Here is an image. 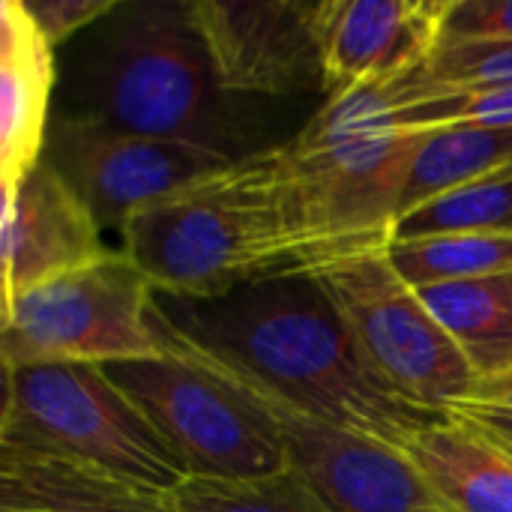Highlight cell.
Masks as SVG:
<instances>
[{
	"label": "cell",
	"mask_w": 512,
	"mask_h": 512,
	"mask_svg": "<svg viewBox=\"0 0 512 512\" xmlns=\"http://www.w3.org/2000/svg\"><path fill=\"white\" fill-rule=\"evenodd\" d=\"M153 312L177 339L240 369L294 408L396 450H408L444 417L408 405L372 372L312 273L246 285L213 300L153 291Z\"/></svg>",
	"instance_id": "1"
},
{
	"label": "cell",
	"mask_w": 512,
	"mask_h": 512,
	"mask_svg": "<svg viewBox=\"0 0 512 512\" xmlns=\"http://www.w3.org/2000/svg\"><path fill=\"white\" fill-rule=\"evenodd\" d=\"M120 240L156 294L186 300L324 267L285 144L141 207Z\"/></svg>",
	"instance_id": "2"
},
{
	"label": "cell",
	"mask_w": 512,
	"mask_h": 512,
	"mask_svg": "<svg viewBox=\"0 0 512 512\" xmlns=\"http://www.w3.org/2000/svg\"><path fill=\"white\" fill-rule=\"evenodd\" d=\"M60 114L183 141L246 159L258 120L246 96L228 93L189 21L186 0L117 3L81 33Z\"/></svg>",
	"instance_id": "3"
},
{
	"label": "cell",
	"mask_w": 512,
	"mask_h": 512,
	"mask_svg": "<svg viewBox=\"0 0 512 512\" xmlns=\"http://www.w3.org/2000/svg\"><path fill=\"white\" fill-rule=\"evenodd\" d=\"M414 147L381 84L330 96L285 144L324 267L387 249Z\"/></svg>",
	"instance_id": "4"
},
{
	"label": "cell",
	"mask_w": 512,
	"mask_h": 512,
	"mask_svg": "<svg viewBox=\"0 0 512 512\" xmlns=\"http://www.w3.org/2000/svg\"><path fill=\"white\" fill-rule=\"evenodd\" d=\"M0 444L45 453L117 483L174 495L189 471L141 408L90 363L3 366Z\"/></svg>",
	"instance_id": "5"
},
{
	"label": "cell",
	"mask_w": 512,
	"mask_h": 512,
	"mask_svg": "<svg viewBox=\"0 0 512 512\" xmlns=\"http://www.w3.org/2000/svg\"><path fill=\"white\" fill-rule=\"evenodd\" d=\"M150 360L108 363L102 372L141 408L195 480H261L291 468L276 426L216 372L171 342Z\"/></svg>",
	"instance_id": "6"
},
{
	"label": "cell",
	"mask_w": 512,
	"mask_h": 512,
	"mask_svg": "<svg viewBox=\"0 0 512 512\" xmlns=\"http://www.w3.org/2000/svg\"><path fill=\"white\" fill-rule=\"evenodd\" d=\"M150 306L153 285L123 249H114L96 264L30 288L3 309V366H108L159 357Z\"/></svg>",
	"instance_id": "7"
},
{
	"label": "cell",
	"mask_w": 512,
	"mask_h": 512,
	"mask_svg": "<svg viewBox=\"0 0 512 512\" xmlns=\"http://www.w3.org/2000/svg\"><path fill=\"white\" fill-rule=\"evenodd\" d=\"M345 318L372 372L408 405L447 414L480 384L465 354L390 264L387 249L360 252L312 273Z\"/></svg>",
	"instance_id": "8"
},
{
	"label": "cell",
	"mask_w": 512,
	"mask_h": 512,
	"mask_svg": "<svg viewBox=\"0 0 512 512\" xmlns=\"http://www.w3.org/2000/svg\"><path fill=\"white\" fill-rule=\"evenodd\" d=\"M150 318L171 342H177L186 354L246 396L276 426L291 468L309 480V486L333 512H459L405 450L294 408L240 369L177 339L156 318L153 306Z\"/></svg>",
	"instance_id": "9"
},
{
	"label": "cell",
	"mask_w": 512,
	"mask_h": 512,
	"mask_svg": "<svg viewBox=\"0 0 512 512\" xmlns=\"http://www.w3.org/2000/svg\"><path fill=\"white\" fill-rule=\"evenodd\" d=\"M45 159L90 207L102 234L120 237L141 207L237 162L195 144L132 135L60 111L48 126Z\"/></svg>",
	"instance_id": "10"
},
{
	"label": "cell",
	"mask_w": 512,
	"mask_h": 512,
	"mask_svg": "<svg viewBox=\"0 0 512 512\" xmlns=\"http://www.w3.org/2000/svg\"><path fill=\"white\" fill-rule=\"evenodd\" d=\"M186 12L228 93L285 99L324 90L315 3L186 0Z\"/></svg>",
	"instance_id": "11"
},
{
	"label": "cell",
	"mask_w": 512,
	"mask_h": 512,
	"mask_svg": "<svg viewBox=\"0 0 512 512\" xmlns=\"http://www.w3.org/2000/svg\"><path fill=\"white\" fill-rule=\"evenodd\" d=\"M450 0H321L315 27L324 93L393 84L426 66L441 45Z\"/></svg>",
	"instance_id": "12"
},
{
	"label": "cell",
	"mask_w": 512,
	"mask_h": 512,
	"mask_svg": "<svg viewBox=\"0 0 512 512\" xmlns=\"http://www.w3.org/2000/svg\"><path fill=\"white\" fill-rule=\"evenodd\" d=\"M111 252L90 207L45 156L3 189V309L30 288Z\"/></svg>",
	"instance_id": "13"
},
{
	"label": "cell",
	"mask_w": 512,
	"mask_h": 512,
	"mask_svg": "<svg viewBox=\"0 0 512 512\" xmlns=\"http://www.w3.org/2000/svg\"><path fill=\"white\" fill-rule=\"evenodd\" d=\"M54 48L21 0L0 3V180L3 189L30 174L51 126Z\"/></svg>",
	"instance_id": "14"
},
{
	"label": "cell",
	"mask_w": 512,
	"mask_h": 512,
	"mask_svg": "<svg viewBox=\"0 0 512 512\" xmlns=\"http://www.w3.org/2000/svg\"><path fill=\"white\" fill-rule=\"evenodd\" d=\"M0 512H177L171 495L135 489L72 462L0 444Z\"/></svg>",
	"instance_id": "15"
},
{
	"label": "cell",
	"mask_w": 512,
	"mask_h": 512,
	"mask_svg": "<svg viewBox=\"0 0 512 512\" xmlns=\"http://www.w3.org/2000/svg\"><path fill=\"white\" fill-rule=\"evenodd\" d=\"M459 512H512V453L444 414L405 450Z\"/></svg>",
	"instance_id": "16"
},
{
	"label": "cell",
	"mask_w": 512,
	"mask_h": 512,
	"mask_svg": "<svg viewBox=\"0 0 512 512\" xmlns=\"http://www.w3.org/2000/svg\"><path fill=\"white\" fill-rule=\"evenodd\" d=\"M480 381L512 369V273L417 288Z\"/></svg>",
	"instance_id": "17"
},
{
	"label": "cell",
	"mask_w": 512,
	"mask_h": 512,
	"mask_svg": "<svg viewBox=\"0 0 512 512\" xmlns=\"http://www.w3.org/2000/svg\"><path fill=\"white\" fill-rule=\"evenodd\" d=\"M512 165L510 129H483V126H453L417 132V147L408 168V183L399 201V216L423 207L426 201L483 180Z\"/></svg>",
	"instance_id": "18"
},
{
	"label": "cell",
	"mask_w": 512,
	"mask_h": 512,
	"mask_svg": "<svg viewBox=\"0 0 512 512\" xmlns=\"http://www.w3.org/2000/svg\"><path fill=\"white\" fill-rule=\"evenodd\" d=\"M387 258L411 288L512 273V234H444L390 240Z\"/></svg>",
	"instance_id": "19"
},
{
	"label": "cell",
	"mask_w": 512,
	"mask_h": 512,
	"mask_svg": "<svg viewBox=\"0 0 512 512\" xmlns=\"http://www.w3.org/2000/svg\"><path fill=\"white\" fill-rule=\"evenodd\" d=\"M444 234H512V165L411 210L393 225L390 240Z\"/></svg>",
	"instance_id": "20"
},
{
	"label": "cell",
	"mask_w": 512,
	"mask_h": 512,
	"mask_svg": "<svg viewBox=\"0 0 512 512\" xmlns=\"http://www.w3.org/2000/svg\"><path fill=\"white\" fill-rule=\"evenodd\" d=\"M171 501L177 512H333L297 468L261 480L189 477Z\"/></svg>",
	"instance_id": "21"
},
{
	"label": "cell",
	"mask_w": 512,
	"mask_h": 512,
	"mask_svg": "<svg viewBox=\"0 0 512 512\" xmlns=\"http://www.w3.org/2000/svg\"><path fill=\"white\" fill-rule=\"evenodd\" d=\"M462 87H512V42H441L426 66L387 84L396 96Z\"/></svg>",
	"instance_id": "22"
},
{
	"label": "cell",
	"mask_w": 512,
	"mask_h": 512,
	"mask_svg": "<svg viewBox=\"0 0 512 512\" xmlns=\"http://www.w3.org/2000/svg\"><path fill=\"white\" fill-rule=\"evenodd\" d=\"M390 99L396 105V123L405 132H432L453 126H512V87H462L408 96L390 93Z\"/></svg>",
	"instance_id": "23"
},
{
	"label": "cell",
	"mask_w": 512,
	"mask_h": 512,
	"mask_svg": "<svg viewBox=\"0 0 512 512\" xmlns=\"http://www.w3.org/2000/svg\"><path fill=\"white\" fill-rule=\"evenodd\" d=\"M441 42H512V0H450Z\"/></svg>",
	"instance_id": "24"
},
{
	"label": "cell",
	"mask_w": 512,
	"mask_h": 512,
	"mask_svg": "<svg viewBox=\"0 0 512 512\" xmlns=\"http://www.w3.org/2000/svg\"><path fill=\"white\" fill-rule=\"evenodd\" d=\"M42 30V36L57 51L72 36L87 33L93 24H99L105 15L117 9V0H21Z\"/></svg>",
	"instance_id": "25"
},
{
	"label": "cell",
	"mask_w": 512,
	"mask_h": 512,
	"mask_svg": "<svg viewBox=\"0 0 512 512\" xmlns=\"http://www.w3.org/2000/svg\"><path fill=\"white\" fill-rule=\"evenodd\" d=\"M447 414L459 417L462 423L474 426L489 441L501 444L504 450L512 453V405H495V402L468 399V402H459L456 408H450Z\"/></svg>",
	"instance_id": "26"
},
{
	"label": "cell",
	"mask_w": 512,
	"mask_h": 512,
	"mask_svg": "<svg viewBox=\"0 0 512 512\" xmlns=\"http://www.w3.org/2000/svg\"><path fill=\"white\" fill-rule=\"evenodd\" d=\"M477 402H495V405H512V369L501 378H492V381H480L474 396Z\"/></svg>",
	"instance_id": "27"
}]
</instances>
